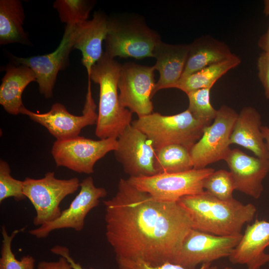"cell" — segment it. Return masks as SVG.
<instances>
[{
	"label": "cell",
	"mask_w": 269,
	"mask_h": 269,
	"mask_svg": "<svg viewBox=\"0 0 269 269\" xmlns=\"http://www.w3.org/2000/svg\"><path fill=\"white\" fill-rule=\"evenodd\" d=\"M189 48V44H170L162 41L156 46L153 51L156 62L153 66L159 72V78L155 94L161 89L175 88L183 73Z\"/></svg>",
	"instance_id": "d6986e66"
},
{
	"label": "cell",
	"mask_w": 269,
	"mask_h": 269,
	"mask_svg": "<svg viewBox=\"0 0 269 269\" xmlns=\"http://www.w3.org/2000/svg\"><path fill=\"white\" fill-rule=\"evenodd\" d=\"M269 222L256 221L248 225L238 245L228 257L233 264L244 265L248 269H260L269 262Z\"/></svg>",
	"instance_id": "ac0fdd59"
},
{
	"label": "cell",
	"mask_w": 269,
	"mask_h": 269,
	"mask_svg": "<svg viewBox=\"0 0 269 269\" xmlns=\"http://www.w3.org/2000/svg\"><path fill=\"white\" fill-rule=\"evenodd\" d=\"M209 269H218V268L216 266H211ZM224 269H233L229 267H226L225 268H224Z\"/></svg>",
	"instance_id": "74e56055"
},
{
	"label": "cell",
	"mask_w": 269,
	"mask_h": 269,
	"mask_svg": "<svg viewBox=\"0 0 269 269\" xmlns=\"http://www.w3.org/2000/svg\"><path fill=\"white\" fill-rule=\"evenodd\" d=\"M258 77L264 89L265 95L269 99V53L263 52L258 58Z\"/></svg>",
	"instance_id": "1f68e13d"
},
{
	"label": "cell",
	"mask_w": 269,
	"mask_h": 269,
	"mask_svg": "<svg viewBox=\"0 0 269 269\" xmlns=\"http://www.w3.org/2000/svg\"><path fill=\"white\" fill-rule=\"evenodd\" d=\"M132 125L148 137L156 150L174 144L190 149L209 126L195 118L187 109L170 116L153 112L138 117Z\"/></svg>",
	"instance_id": "277c9868"
},
{
	"label": "cell",
	"mask_w": 269,
	"mask_h": 269,
	"mask_svg": "<svg viewBox=\"0 0 269 269\" xmlns=\"http://www.w3.org/2000/svg\"><path fill=\"white\" fill-rule=\"evenodd\" d=\"M261 117L250 106L244 107L238 114L230 137V144L240 145L260 158L269 159V153L261 131Z\"/></svg>",
	"instance_id": "ffe728a7"
},
{
	"label": "cell",
	"mask_w": 269,
	"mask_h": 269,
	"mask_svg": "<svg viewBox=\"0 0 269 269\" xmlns=\"http://www.w3.org/2000/svg\"><path fill=\"white\" fill-rule=\"evenodd\" d=\"M37 269H73L67 260L62 256L57 261H41L37 266Z\"/></svg>",
	"instance_id": "d6a6232c"
},
{
	"label": "cell",
	"mask_w": 269,
	"mask_h": 269,
	"mask_svg": "<svg viewBox=\"0 0 269 269\" xmlns=\"http://www.w3.org/2000/svg\"><path fill=\"white\" fill-rule=\"evenodd\" d=\"M261 131L269 153V127L266 126H262Z\"/></svg>",
	"instance_id": "d590c367"
},
{
	"label": "cell",
	"mask_w": 269,
	"mask_h": 269,
	"mask_svg": "<svg viewBox=\"0 0 269 269\" xmlns=\"http://www.w3.org/2000/svg\"><path fill=\"white\" fill-rule=\"evenodd\" d=\"M94 1L87 0H56L53 6L62 22L66 25L79 24L88 20Z\"/></svg>",
	"instance_id": "484cf974"
},
{
	"label": "cell",
	"mask_w": 269,
	"mask_h": 269,
	"mask_svg": "<svg viewBox=\"0 0 269 269\" xmlns=\"http://www.w3.org/2000/svg\"><path fill=\"white\" fill-rule=\"evenodd\" d=\"M96 105L92 96L91 87L88 91L83 114L75 116L68 112L60 103L54 104L50 110L45 113H36L22 107L20 114L28 116L31 120L47 129L56 140H62L79 136L84 128L96 125L98 114Z\"/></svg>",
	"instance_id": "7c38bea8"
},
{
	"label": "cell",
	"mask_w": 269,
	"mask_h": 269,
	"mask_svg": "<svg viewBox=\"0 0 269 269\" xmlns=\"http://www.w3.org/2000/svg\"><path fill=\"white\" fill-rule=\"evenodd\" d=\"M238 114L222 105L212 124L206 127L201 138L189 149L194 169L224 160L230 150V137Z\"/></svg>",
	"instance_id": "ba28073f"
},
{
	"label": "cell",
	"mask_w": 269,
	"mask_h": 269,
	"mask_svg": "<svg viewBox=\"0 0 269 269\" xmlns=\"http://www.w3.org/2000/svg\"><path fill=\"white\" fill-rule=\"evenodd\" d=\"M5 71L0 86V104L8 114L17 115L24 106L23 92L29 83L36 81V75L28 67L11 62L6 66Z\"/></svg>",
	"instance_id": "44dd1931"
},
{
	"label": "cell",
	"mask_w": 269,
	"mask_h": 269,
	"mask_svg": "<svg viewBox=\"0 0 269 269\" xmlns=\"http://www.w3.org/2000/svg\"><path fill=\"white\" fill-rule=\"evenodd\" d=\"M264 13L266 15L269 16V0H264Z\"/></svg>",
	"instance_id": "8d00e7d4"
},
{
	"label": "cell",
	"mask_w": 269,
	"mask_h": 269,
	"mask_svg": "<svg viewBox=\"0 0 269 269\" xmlns=\"http://www.w3.org/2000/svg\"><path fill=\"white\" fill-rule=\"evenodd\" d=\"M50 251L53 254L65 258L73 269H85L79 263L75 262L74 260L70 256L69 250L66 247L56 245L50 249Z\"/></svg>",
	"instance_id": "836d02e7"
},
{
	"label": "cell",
	"mask_w": 269,
	"mask_h": 269,
	"mask_svg": "<svg viewBox=\"0 0 269 269\" xmlns=\"http://www.w3.org/2000/svg\"><path fill=\"white\" fill-rule=\"evenodd\" d=\"M114 151L117 160L130 177L150 176L158 173L156 151L151 141L132 124L117 138Z\"/></svg>",
	"instance_id": "4fadbf2b"
},
{
	"label": "cell",
	"mask_w": 269,
	"mask_h": 269,
	"mask_svg": "<svg viewBox=\"0 0 269 269\" xmlns=\"http://www.w3.org/2000/svg\"><path fill=\"white\" fill-rule=\"evenodd\" d=\"M24 228L15 230L9 235L6 227H1L2 240L0 249V269H34L35 260L31 256L25 255L17 260L11 249V243L15 236Z\"/></svg>",
	"instance_id": "4316f807"
},
{
	"label": "cell",
	"mask_w": 269,
	"mask_h": 269,
	"mask_svg": "<svg viewBox=\"0 0 269 269\" xmlns=\"http://www.w3.org/2000/svg\"><path fill=\"white\" fill-rule=\"evenodd\" d=\"M80 187L78 195L68 208L62 211L58 218L30 230V234L37 239H43L56 230L72 229L81 231L87 214L99 205L100 199L106 196L107 192L104 188L96 187L91 176L84 179Z\"/></svg>",
	"instance_id": "5bb4252c"
},
{
	"label": "cell",
	"mask_w": 269,
	"mask_h": 269,
	"mask_svg": "<svg viewBox=\"0 0 269 269\" xmlns=\"http://www.w3.org/2000/svg\"><path fill=\"white\" fill-rule=\"evenodd\" d=\"M189 45L182 77L224 60L233 54L226 43L209 35L199 37Z\"/></svg>",
	"instance_id": "7402d4cb"
},
{
	"label": "cell",
	"mask_w": 269,
	"mask_h": 269,
	"mask_svg": "<svg viewBox=\"0 0 269 269\" xmlns=\"http://www.w3.org/2000/svg\"><path fill=\"white\" fill-rule=\"evenodd\" d=\"M241 62V58L233 53L231 57L224 60L182 77L175 88L186 94L202 88L211 89L218 79L229 70L238 66Z\"/></svg>",
	"instance_id": "cb8c5ba5"
},
{
	"label": "cell",
	"mask_w": 269,
	"mask_h": 269,
	"mask_svg": "<svg viewBox=\"0 0 269 269\" xmlns=\"http://www.w3.org/2000/svg\"><path fill=\"white\" fill-rule=\"evenodd\" d=\"M178 202L191 216L193 229L221 236L241 234L243 227L253 220L257 211L251 203L244 204L234 198L221 200L205 191L184 196Z\"/></svg>",
	"instance_id": "7a4b0ae2"
},
{
	"label": "cell",
	"mask_w": 269,
	"mask_h": 269,
	"mask_svg": "<svg viewBox=\"0 0 269 269\" xmlns=\"http://www.w3.org/2000/svg\"><path fill=\"white\" fill-rule=\"evenodd\" d=\"M74 47L70 37V28L66 25L62 39L52 53L29 57H19L10 54L11 62L23 65L31 69L36 75L39 91L46 98H51L57 76L69 63V56Z\"/></svg>",
	"instance_id": "9a60e30c"
},
{
	"label": "cell",
	"mask_w": 269,
	"mask_h": 269,
	"mask_svg": "<svg viewBox=\"0 0 269 269\" xmlns=\"http://www.w3.org/2000/svg\"><path fill=\"white\" fill-rule=\"evenodd\" d=\"M109 19L104 13L96 11L90 20L79 24L67 25L74 49L82 53L81 62L86 68L88 84H91L92 68L104 53L102 44L107 34Z\"/></svg>",
	"instance_id": "e0dca14e"
},
{
	"label": "cell",
	"mask_w": 269,
	"mask_h": 269,
	"mask_svg": "<svg viewBox=\"0 0 269 269\" xmlns=\"http://www.w3.org/2000/svg\"><path fill=\"white\" fill-rule=\"evenodd\" d=\"M204 191L213 196L224 201L233 198L235 186L230 171L224 169L214 171L204 180Z\"/></svg>",
	"instance_id": "83f0119b"
},
{
	"label": "cell",
	"mask_w": 269,
	"mask_h": 269,
	"mask_svg": "<svg viewBox=\"0 0 269 269\" xmlns=\"http://www.w3.org/2000/svg\"><path fill=\"white\" fill-rule=\"evenodd\" d=\"M116 260L119 269H189L169 262L158 266H151L140 261L123 259ZM211 266V264H204L198 269H209Z\"/></svg>",
	"instance_id": "4dcf8cb0"
},
{
	"label": "cell",
	"mask_w": 269,
	"mask_h": 269,
	"mask_svg": "<svg viewBox=\"0 0 269 269\" xmlns=\"http://www.w3.org/2000/svg\"><path fill=\"white\" fill-rule=\"evenodd\" d=\"M215 169L193 168L176 173H160L150 176L130 177L128 181L137 189L162 201H178L181 198L204 191V179Z\"/></svg>",
	"instance_id": "52a82bcc"
},
{
	"label": "cell",
	"mask_w": 269,
	"mask_h": 269,
	"mask_svg": "<svg viewBox=\"0 0 269 269\" xmlns=\"http://www.w3.org/2000/svg\"><path fill=\"white\" fill-rule=\"evenodd\" d=\"M259 47L263 52L269 53V23L267 32L263 35L258 41Z\"/></svg>",
	"instance_id": "e575fe53"
},
{
	"label": "cell",
	"mask_w": 269,
	"mask_h": 269,
	"mask_svg": "<svg viewBox=\"0 0 269 269\" xmlns=\"http://www.w3.org/2000/svg\"><path fill=\"white\" fill-rule=\"evenodd\" d=\"M156 167L158 173L180 172L193 169L189 149L174 144L156 150Z\"/></svg>",
	"instance_id": "d4e9b609"
},
{
	"label": "cell",
	"mask_w": 269,
	"mask_h": 269,
	"mask_svg": "<svg viewBox=\"0 0 269 269\" xmlns=\"http://www.w3.org/2000/svg\"><path fill=\"white\" fill-rule=\"evenodd\" d=\"M104 204L106 236L116 259L151 266L175 264L193 229L191 216L178 201L156 200L121 178L115 195Z\"/></svg>",
	"instance_id": "6da1fadb"
},
{
	"label": "cell",
	"mask_w": 269,
	"mask_h": 269,
	"mask_svg": "<svg viewBox=\"0 0 269 269\" xmlns=\"http://www.w3.org/2000/svg\"><path fill=\"white\" fill-rule=\"evenodd\" d=\"M224 160L233 176L235 190L259 198L264 190L263 181L269 172V159L250 156L234 148L230 149Z\"/></svg>",
	"instance_id": "2e32d148"
},
{
	"label": "cell",
	"mask_w": 269,
	"mask_h": 269,
	"mask_svg": "<svg viewBox=\"0 0 269 269\" xmlns=\"http://www.w3.org/2000/svg\"><path fill=\"white\" fill-rule=\"evenodd\" d=\"M161 41L159 34L141 18H109L105 53L113 58L153 57V51Z\"/></svg>",
	"instance_id": "5b68a950"
},
{
	"label": "cell",
	"mask_w": 269,
	"mask_h": 269,
	"mask_svg": "<svg viewBox=\"0 0 269 269\" xmlns=\"http://www.w3.org/2000/svg\"><path fill=\"white\" fill-rule=\"evenodd\" d=\"M122 65L105 52L93 66L90 80L99 85L95 134L100 139L118 138L132 124V113L120 104L118 82Z\"/></svg>",
	"instance_id": "3957f363"
},
{
	"label": "cell",
	"mask_w": 269,
	"mask_h": 269,
	"mask_svg": "<svg viewBox=\"0 0 269 269\" xmlns=\"http://www.w3.org/2000/svg\"><path fill=\"white\" fill-rule=\"evenodd\" d=\"M211 89L202 88L186 94L188 98L189 106L187 109L195 118L210 125L217 112L210 102Z\"/></svg>",
	"instance_id": "f1b7e54d"
},
{
	"label": "cell",
	"mask_w": 269,
	"mask_h": 269,
	"mask_svg": "<svg viewBox=\"0 0 269 269\" xmlns=\"http://www.w3.org/2000/svg\"><path fill=\"white\" fill-rule=\"evenodd\" d=\"M242 234L221 236L192 229L184 239L175 264L189 269L229 257Z\"/></svg>",
	"instance_id": "8fae6325"
},
{
	"label": "cell",
	"mask_w": 269,
	"mask_h": 269,
	"mask_svg": "<svg viewBox=\"0 0 269 269\" xmlns=\"http://www.w3.org/2000/svg\"><path fill=\"white\" fill-rule=\"evenodd\" d=\"M13 197L18 201L26 198L23 193V180L13 178L7 162L0 160V202L5 199Z\"/></svg>",
	"instance_id": "f546056e"
},
{
	"label": "cell",
	"mask_w": 269,
	"mask_h": 269,
	"mask_svg": "<svg viewBox=\"0 0 269 269\" xmlns=\"http://www.w3.org/2000/svg\"><path fill=\"white\" fill-rule=\"evenodd\" d=\"M117 139L93 140L83 136L56 140L51 154L57 167H66L76 172L91 174L96 162L108 152L115 151Z\"/></svg>",
	"instance_id": "9c48e42d"
},
{
	"label": "cell",
	"mask_w": 269,
	"mask_h": 269,
	"mask_svg": "<svg viewBox=\"0 0 269 269\" xmlns=\"http://www.w3.org/2000/svg\"><path fill=\"white\" fill-rule=\"evenodd\" d=\"M25 15L19 0H0V44L20 43L29 45L30 41L23 25Z\"/></svg>",
	"instance_id": "603a6c76"
},
{
	"label": "cell",
	"mask_w": 269,
	"mask_h": 269,
	"mask_svg": "<svg viewBox=\"0 0 269 269\" xmlns=\"http://www.w3.org/2000/svg\"><path fill=\"white\" fill-rule=\"evenodd\" d=\"M80 186L78 178L58 179L53 171L47 172L42 178L26 177L23 180V193L36 212L33 224L40 226L58 218L62 212L61 201Z\"/></svg>",
	"instance_id": "8992f818"
},
{
	"label": "cell",
	"mask_w": 269,
	"mask_h": 269,
	"mask_svg": "<svg viewBox=\"0 0 269 269\" xmlns=\"http://www.w3.org/2000/svg\"><path fill=\"white\" fill-rule=\"evenodd\" d=\"M155 70L153 66L133 62L122 65L118 82L120 102L138 117L153 113Z\"/></svg>",
	"instance_id": "30bf717a"
}]
</instances>
